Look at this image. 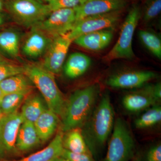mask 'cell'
Here are the masks:
<instances>
[{"label": "cell", "mask_w": 161, "mask_h": 161, "mask_svg": "<svg viewBox=\"0 0 161 161\" xmlns=\"http://www.w3.org/2000/svg\"><path fill=\"white\" fill-rule=\"evenodd\" d=\"M115 122V114L108 93L103 95L89 118L85 123L82 134L94 157L103 149Z\"/></svg>", "instance_id": "cell-1"}, {"label": "cell", "mask_w": 161, "mask_h": 161, "mask_svg": "<svg viewBox=\"0 0 161 161\" xmlns=\"http://www.w3.org/2000/svg\"><path fill=\"white\" fill-rule=\"evenodd\" d=\"M99 93V86L94 84L71 95L63 118V131L80 128L85 124L95 108Z\"/></svg>", "instance_id": "cell-2"}, {"label": "cell", "mask_w": 161, "mask_h": 161, "mask_svg": "<svg viewBox=\"0 0 161 161\" xmlns=\"http://www.w3.org/2000/svg\"><path fill=\"white\" fill-rule=\"evenodd\" d=\"M24 68V75L43 95L48 108L63 118L66 105L53 74L36 64H28Z\"/></svg>", "instance_id": "cell-3"}, {"label": "cell", "mask_w": 161, "mask_h": 161, "mask_svg": "<svg viewBox=\"0 0 161 161\" xmlns=\"http://www.w3.org/2000/svg\"><path fill=\"white\" fill-rule=\"evenodd\" d=\"M105 157L103 161H130L134 155L135 143L127 123L115 120Z\"/></svg>", "instance_id": "cell-4"}, {"label": "cell", "mask_w": 161, "mask_h": 161, "mask_svg": "<svg viewBox=\"0 0 161 161\" xmlns=\"http://www.w3.org/2000/svg\"><path fill=\"white\" fill-rule=\"evenodd\" d=\"M141 16V10L138 6H133L122 26L118 40L113 48L104 58L105 61L116 59L132 60L135 57L132 49V39Z\"/></svg>", "instance_id": "cell-5"}, {"label": "cell", "mask_w": 161, "mask_h": 161, "mask_svg": "<svg viewBox=\"0 0 161 161\" xmlns=\"http://www.w3.org/2000/svg\"><path fill=\"white\" fill-rule=\"evenodd\" d=\"M5 6L15 21L25 27H34L51 13L40 0H9Z\"/></svg>", "instance_id": "cell-6"}, {"label": "cell", "mask_w": 161, "mask_h": 161, "mask_svg": "<svg viewBox=\"0 0 161 161\" xmlns=\"http://www.w3.org/2000/svg\"><path fill=\"white\" fill-rule=\"evenodd\" d=\"M76 20L75 8L58 9L52 11L45 19L33 27L54 39L68 33Z\"/></svg>", "instance_id": "cell-7"}, {"label": "cell", "mask_w": 161, "mask_h": 161, "mask_svg": "<svg viewBox=\"0 0 161 161\" xmlns=\"http://www.w3.org/2000/svg\"><path fill=\"white\" fill-rule=\"evenodd\" d=\"M122 10L94 15L81 19L75 23L71 30L67 34V36L73 42L76 38L81 35L111 28L120 20Z\"/></svg>", "instance_id": "cell-8"}, {"label": "cell", "mask_w": 161, "mask_h": 161, "mask_svg": "<svg viewBox=\"0 0 161 161\" xmlns=\"http://www.w3.org/2000/svg\"><path fill=\"white\" fill-rule=\"evenodd\" d=\"M23 122L21 113L18 111L3 115L0 120V154L3 158L17 152L16 142Z\"/></svg>", "instance_id": "cell-9"}, {"label": "cell", "mask_w": 161, "mask_h": 161, "mask_svg": "<svg viewBox=\"0 0 161 161\" xmlns=\"http://www.w3.org/2000/svg\"><path fill=\"white\" fill-rule=\"evenodd\" d=\"M72 42L66 35L54 38L48 47L43 67L53 75L59 74Z\"/></svg>", "instance_id": "cell-10"}, {"label": "cell", "mask_w": 161, "mask_h": 161, "mask_svg": "<svg viewBox=\"0 0 161 161\" xmlns=\"http://www.w3.org/2000/svg\"><path fill=\"white\" fill-rule=\"evenodd\" d=\"M156 77V74L151 71L123 72L111 76L107 79L105 83L108 86L114 88H136L142 87Z\"/></svg>", "instance_id": "cell-11"}, {"label": "cell", "mask_w": 161, "mask_h": 161, "mask_svg": "<svg viewBox=\"0 0 161 161\" xmlns=\"http://www.w3.org/2000/svg\"><path fill=\"white\" fill-rule=\"evenodd\" d=\"M128 0H86L83 4L75 8V23L90 16L122 10L126 6Z\"/></svg>", "instance_id": "cell-12"}, {"label": "cell", "mask_w": 161, "mask_h": 161, "mask_svg": "<svg viewBox=\"0 0 161 161\" xmlns=\"http://www.w3.org/2000/svg\"><path fill=\"white\" fill-rule=\"evenodd\" d=\"M113 37V32L102 30L81 35L74 40L78 46L92 51H98L108 46Z\"/></svg>", "instance_id": "cell-13"}, {"label": "cell", "mask_w": 161, "mask_h": 161, "mask_svg": "<svg viewBox=\"0 0 161 161\" xmlns=\"http://www.w3.org/2000/svg\"><path fill=\"white\" fill-rule=\"evenodd\" d=\"M33 28L23 43L22 50L27 57L37 58L48 49L52 41L43 32L34 27Z\"/></svg>", "instance_id": "cell-14"}, {"label": "cell", "mask_w": 161, "mask_h": 161, "mask_svg": "<svg viewBox=\"0 0 161 161\" xmlns=\"http://www.w3.org/2000/svg\"><path fill=\"white\" fill-rule=\"evenodd\" d=\"M63 132L59 131L49 145L43 150L21 159L12 161L5 159L3 161H54L61 157L63 153Z\"/></svg>", "instance_id": "cell-15"}, {"label": "cell", "mask_w": 161, "mask_h": 161, "mask_svg": "<svg viewBox=\"0 0 161 161\" xmlns=\"http://www.w3.org/2000/svg\"><path fill=\"white\" fill-rule=\"evenodd\" d=\"M123 106L127 111L136 112L156 105L158 103L142 87L137 92L129 93L124 96L122 100Z\"/></svg>", "instance_id": "cell-16"}, {"label": "cell", "mask_w": 161, "mask_h": 161, "mask_svg": "<svg viewBox=\"0 0 161 161\" xmlns=\"http://www.w3.org/2000/svg\"><path fill=\"white\" fill-rule=\"evenodd\" d=\"M41 142L34 124L29 122H23L20 126L16 142L17 152L29 151Z\"/></svg>", "instance_id": "cell-17"}, {"label": "cell", "mask_w": 161, "mask_h": 161, "mask_svg": "<svg viewBox=\"0 0 161 161\" xmlns=\"http://www.w3.org/2000/svg\"><path fill=\"white\" fill-rule=\"evenodd\" d=\"M59 119L53 112L46 108L34 123L35 128L41 142L48 140L58 126Z\"/></svg>", "instance_id": "cell-18"}, {"label": "cell", "mask_w": 161, "mask_h": 161, "mask_svg": "<svg viewBox=\"0 0 161 161\" xmlns=\"http://www.w3.org/2000/svg\"><path fill=\"white\" fill-rule=\"evenodd\" d=\"M92 64V60L86 55L81 53L71 54L64 65L65 75L71 79H75L83 75Z\"/></svg>", "instance_id": "cell-19"}, {"label": "cell", "mask_w": 161, "mask_h": 161, "mask_svg": "<svg viewBox=\"0 0 161 161\" xmlns=\"http://www.w3.org/2000/svg\"><path fill=\"white\" fill-rule=\"evenodd\" d=\"M67 132L66 135L63 136V144L64 149L74 153L92 154L80 128H75Z\"/></svg>", "instance_id": "cell-20"}, {"label": "cell", "mask_w": 161, "mask_h": 161, "mask_svg": "<svg viewBox=\"0 0 161 161\" xmlns=\"http://www.w3.org/2000/svg\"><path fill=\"white\" fill-rule=\"evenodd\" d=\"M31 82L24 75L20 74L11 76L0 81V89L3 95L31 91Z\"/></svg>", "instance_id": "cell-21"}, {"label": "cell", "mask_w": 161, "mask_h": 161, "mask_svg": "<svg viewBox=\"0 0 161 161\" xmlns=\"http://www.w3.org/2000/svg\"><path fill=\"white\" fill-rule=\"evenodd\" d=\"M46 109L42 99L37 95H35L26 99L20 113L23 122L34 123Z\"/></svg>", "instance_id": "cell-22"}, {"label": "cell", "mask_w": 161, "mask_h": 161, "mask_svg": "<svg viewBox=\"0 0 161 161\" xmlns=\"http://www.w3.org/2000/svg\"><path fill=\"white\" fill-rule=\"evenodd\" d=\"M20 36L12 30L0 32V49L11 58H16L19 50Z\"/></svg>", "instance_id": "cell-23"}, {"label": "cell", "mask_w": 161, "mask_h": 161, "mask_svg": "<svg viewBox=\"0 0 161 161\" xmlns=\"http://www.w3.org/2000/svg\"><path fill=\"white\" fill-rule=\"evenodd\" d=\"M30 92H17L2 95L0 98V109L3 115L17 111L18 108Z\"/></svg>", "instance_id": "cell-24"}, {"label": "cell", "mask_w": 161, "mask_h": 161, "mask_svg": "<svg viewBox=\"0 0 161 161\" xmlns=\"http://www.w3.org/2000/svg\"><path fill=\"white\" fill-rule=\"evenodd\" d=\"M161 107L158 105L153 106L136 119L134 125L138 129H145L152 127L160 122Z\"/></svg>", "instance_id": "cell-25"}, {"label": "cell", "mask_w": 161, "mask_h": 161, "mask_svg": "<svg viewBox=\"0 0 161 161\" xmlns=\"http://www.w3.org/2000/svg\"><path fill=\"white\" fill-rule=\"evenodd\" d=\"M141 42L149 51L158 59L161 58V39L152 32L146 30L139 31Z\"/></svg>", "instance_id": "cell-26"}, {"label": "cell", "mask_w": 161, "mask_h": 161, "mask_svg": "<svg viewBox=\"0 0 161 161\" xmlns=\"http://www.w3.org/2000/svg\"><path fill=\"white\" fill-rule=\"evenodd\" d=\"M161 11V0H148L144 9L143 19L148 22L159 14Z\"/></svg>", "instance_id": "cell-27"}, {"label": "cell", "mask_w": 161, "mask_h": 161, "mask_svg": "<svg viewBox=\"0 0 161 161\" xmlns=\"http://www.w3.org/2000/svg\"><path fill=\"white\" fill-rule=\"evenodd\" d=\"M24 67L8 62L0 63V81L14 75L24 74Z\"/></svg>", "instance_id": "cell-28"}, {"label": "cell", "mask_w": 161, "mask_h": 161, "mask_svg": "<svg viewBox=\"0 0 161 161\" xmlns=\"http://www.w3.org/2000/svg\"><path fill=\"white\" fill-rule=\"evenodd\" d=\"M86 0H51L47 6L51 12L57 9L75 8L83 4Z\"/></svg>", "instance_id": "cell-29"}, {"label": "cell", "mask_w": 161, "mask_h": 161, "mask_svg": "<svg viewBox=\"0 0 161 161\" xmlns=\"http://www.w3.org/2000/svg\"><path fill=\"white\" fill-rule=\"evenodd\" d=\"M61 156L69 161H95L92 154L74 153L64 149Z\"/></svg>", "instance_id": "cell-30"}, {"label": "cell", "mask_w": 161, "mask_h": 161, "mask_svg": "<svg viewBox=\"0 0 161 161\" xmlns=\"http://www.w3.org/2000/svg\"><path fill=\"white\" fill-rule=\"evenodd\" d=\"M143 161H161L160 143L153 145L147 150Z\"/></svg>", "instance_id": "cell-31"}, {"label": "cell", "mask_w": 161, "mask_h": 161, "mask_svg": "<svg viewBox=\"0 0 161 161\" xmlns=\"http://www.w3.org/2000/svg\"><path fill=\"white\" fill-rule=\"evenodd\" d=\"M145 88L149 92L150 95L158 102L160 101L161 99V84L157 83L155 84L147 85L144 86Z\"/></svg>", "instance_id": "cell-32"}, {"label": "cell", "mask_w": 161, "mask_h": 161, "mask_svg": "<svg viewBox=\"0 0 161 161\" xmlns=\"http://www.w3.org/2000/svg\"><path fill=\"white\" fill-rule=\"evenodd\" d=\"M54 161H69L66 158H64L63 157L61 156L58 158L56 159Z\"/></svg>", "instance_id": "cell-33"}, {"label": "cell", "mask_w": 161, "mask_h": 161, "mask_svg": "<svg viewBox=\"0 0 161 161\" xmlns=\"http://www.w3.org/2000/svg\"><path fill=\"white\" fill-rule=\"evenodd\" d=\"M4 3L3 0H0V11H2L4 8Z\"/></svg>", "instance_id": "cell-34"}, {"label": "cell", "mask_w": 161, "mask_h": 161, "mask_svg": "<svg viewBox=\"0 0 161 161\" xmlns=\"http://www.w3.org/2000/svg\"><path fill=\"white\" fill-rule=\"evenodd\" d=\"M6 62H7V61L5 60V58H3V56L0 53V63Z\"/></svg>", "instance_id": "cell-35"}, {"label": "cell", "mask_w": 161, "mask_h": 161, "mask_svg": "<svg viewBox=\"0 0 161 161\" xmlns=\"http://www.w3.org/2000/svg\"><path fill=\"white\" fill-rule=\"evenodd\" d=\"M4 23V18L2 14H0V26L3 25Z\"/></svg>", "instance_id": "cell-36"}, {"label": "cell", "mask_w": 161, "mask_h": 161, "mask_svg": "<svg viewBox=\"0 0 161 161\" xmlns=\"http://www.w3.org/2000/svg\"><path fill=\"white\" fill-rule=\"evenodd\" d=\"M3 115H3V112H2L1 109H0V120H1V119L3 117Z\"/></svg>", "instance_id": "cell-37"}, {"label": "cell", "mask_w": 161, "mask_h": 161, "mask_svg": "<svg viewBox=\"0 0 161 161\" xmlns=\"http://www.w3.org/2000/svg\"><path fill=\"white\" fill-rule=\"evenodd\" d=\"M4 159H5L3 158V157H2V156L1 155V154H0V161H3Z\"/></svg>", "instance_id": "cell-38"}, {"label": "cell", "mask_w": 161, "mask_h": 161, "mask_svg": "<svg viewBox=\"0 0 161 161\" xmlns=\"http://www.w3.org/2000/svg\"><path fill=\"white\" fill-rule=\"evenodd\" d=\"M3 95V93H2V91H1V89H0V98H1V97H2V96Z\"/></svg>", "instance_id": "cell-39"}, {"label": "cell", "mask_w": 161, "mask_h": 161, "mask_svg": "<svg viewBox=\"0 0 161 161\" xmlns=\"http://www.w3.org/2000/svg\"><path fill=\"white\" fill-rule=\"evenodd\" d=\"M43 1H45V2L48 3V2H49L50 1H51V0H43Z\"/></svg>", "instance_id": "cell-40"}]
</instances>
